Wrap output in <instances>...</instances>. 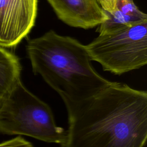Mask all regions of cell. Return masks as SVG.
<instances>
[{"instance_id":"cell-6","label":"cell","mask_w":147,"mask_h":147,"mask_svg":"<svg viewBox=\"0 0 147 147\" xmlns=\"http://www.w3.org/2000/svg\"><path fill=\"white\" fill-rule=\"evenodd\" d=\"M57 17L74 28L88 29L108 18L96 0H47Z\"/></svg>"},{"instance_id":"cell-5","label":"cell","mask_w":147,"mask_h":147,"mask_svg":"<svg viewBox=\"0 0 147 147\" xmlns=\"http://www.w3.org/2000/svg\"><path fill=\"white\" fill-rule=\"evenodd\" d=\"M38 0H0V47L17 45L34 26Z\"/></svg>"},{"instance_id":"cell-12","label":"cell","mask_w":147,"mask_h":147,"mask_svg":"<svg viewBox=\"0 0 147 147\" xmlns=\"http://www.w3.org/2000/svg\"><path fill=\"white\" fill-rule=\"evenodd\" d=\"M3 99H4V96L0 95V109L3 104Z\"/></svg>"},{"instance_id":"cell-9","label":"cell","mask_w":147,"mask_h":147,"mask_svg":"<svg viewBox=\"0 0 147 147\" xmlns=\"http://www.w3.org/2000/svg\"><path fill=\"white\" fill-rule=\"evenodd\" d=\"M116 8L125 14L147 19V15L138 9L133 0H117Z\"/></svg>"},{"instance_id":"cell-8","label":"cell","mask_w":147,"mask_h":147,"mask_svg":"<svg viewBox=\"0 0 147 147\" xmlns=\"http://www.w3.org/2000/svg\"><path fill=\"white\" fill-rule=\"evenodd\" d=\"M105 12L108 18L103 22L99 25L98 31L99 34L147 20L125 14L117 9L111 14Z\"/></svg>"},{"instance_id":"cell-2","label":"cell","mask_w":147,"mask_h":147,"mask_svg":"<svg viewBox=\"0 0 147 147\" xmlns=\"http://www.w3.org/2000/svg\"><path fill=\"white\" fill-rule=\"evenodd\" d=\"M26 51L33 72L40 75L62 100L88 98L111 82L93 67L86 45L69 36L51 30L30 40Z\"/></svg>"},{"instance_id":"cell-1","label":"cell","mask_w":147,"mask_h":147,"mask_svg":"<svg viewBox=\"0 0 147 147\" xmlns=\"http://www.w3.org/2000/svg\"><path fill=\"white\" fill-rule=\"evenodd\" d=\"M68 127L60 147H144L147 140V92L111 82L95 95L63 100Z\"/></svg>"},{"instance_id":"cell-3","label":"cell","mask_w":147,"mask_h":147,"mask_svg":"<svg viewBox=\"0 0 147 147\" xmlns=\"http://www.w3.org/2000/svg\"><path fill=\"white\" fill-rule=\"evenodd\" d=\"M0 133L26 136L61 145L66 140L67 131L56 125L49 106L20 79L4 96L0 109Z\"/></svg>"},{"instance_id":"cell-7","label":"cell","mask_w":147,"mask_h":147,"mask_svg":"<svg viewBox=\"0 0 147 147\" xmlns=\"http://www.w3.org/2000/svg\"><path fill=\"white\" fill-rule=\"evenodd\" d=\"M18 58L0 47V95L5 96L21 79Z\"/></svg>"},{"instance_id":"cell-11","label":"cell","mask_w":147,"mask_h":147,"mask_svg":"<svg viewBox=\"0 0 147 147\" xmlns=\"http://www.w3.org/2000/svg\"><path fill=\"white\" fill-rule=\"evenodd\" d=\"M101 8L109 13H113L116 8L117 0H96Z\"/></svg>"},{"instance_id":"cell-10","label":"cell","mask_w":147,"mask_h":147,"mask_svg":"<svg viewBox=\"0 0 147 147\" xmlns=\"http://www.w3.org/2000/svg\"><path fill=\"white\" fill-rule=\"evenodd\" d=\"M0 147H34L32 143L21 136L16 137L8 141L0 143Z\"/></svg>"},{"instance_id":"cell-4","label":"cell","mask_w":147,"mask_h":147,"mask_svg":"<svg viewBox=\"0 0 147 147\" xmlns=\"http://www.w3.org/2000/svg\"><path fill=\"white\" fill-rule=\"evenodd\" d=\"M91 61L121 75L147 63V20L101 34L86 45Z\"/></svg>"}]
</instances>
